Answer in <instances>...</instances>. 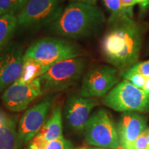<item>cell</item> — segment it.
I'll return each instance as SVG.
<instances>
[{"label": "cell", "instance_id": "1f68e13d", "mask_svg": "<svg viewBox=\"0 0 149 149\" xmlns=\"http://www.w3.org/2000/svg\"><path fill=\"white\" fill-rule=\"evenodd\" d=\"M78 149H84V148L83 147V148H78Z\"/></svg>", "mask_w": 149, "mask_h": 149}, {"label": "cell", "instance_id": "ffe728a7", "mask_svg": "<svg viewBox=\"0 0 149 149\" xmlns=\"http://www.w3.org/2000/svg\"><path fill=\"white\" fill-rule=\"evenodd\" d=\"M121 75L124 78V79L127 80L137 88L143 90L145 81H146V77L141 75L140 74L128 72L126 70H124L121 74Z\"/></svg>", "mask_w": 149, "mask_h": 149}, {"label": "cell", "instance_id": "4316f807", "mask_svg": "<svg viewBox=\"0 0 149 149\" xmlns=\"http://www.w3.org/2000/svg\"><path fill=\"white\" fill-rule=\"evenodd\" d=\"M72 1H81V2H86L90 3H95L97 0H70Z\"/></svg>", "mask_w": 149, "mask_h": 149}, {"label": "cell", "instance_id": "5b68a950", "mask_svg": "<svg viewBox=\"0 0 149 149\" xmlns=\"http://www.w3.org/2000/svg\"><path fill=\"white\" fill-rule=\"evenodd\" d=\"M102 103L118 112H149V94L124 79L104 96Z\"/></svg>", "mask_w": 149, "mask_h": 149}, {"label": "cell", "instance_id": "277c9868", "mask_svg": "<svg viewBox=\"0 0 149 149\" xmlns=\"http://www.w3.org/2000/svg\"><path fill=\"white\" fill-rule=\"evenodd\" d=\"M85 59L81 57L55 63L40 77L43 93L64 91L80 79L85 68Z\"/></svg>", "mask_w": 149, "mask_h": 149}, {"label": "cell", "instance_id": "9c48e42d", "mask_svg": "<svg viewBox=\"0 0 149 149\" xmlns=\"http://www.w3.org/2000/svg\"><path fill=\"white\" fill-rule=\"evenodd\" d=\"M52 103L53 97H47L25 112L19 120L17 128L19 148L32 140L45 124Z\"/></svg>", "mask_w": 149, "mask_h": 149}, {"label": "cell", "instance_id": "6da1fadb", "mask_svg": "<svg viewBox=\"0 0 149 149\" xmlns=\"http://www.w3.org/2000/svg\"><path fill=\"white\" fill-rule=\"evenodd\" d=\"M107 27L101 41L102 55L117 69H128L138 60L143 28L129 15L109 17Z\"/></svg>", "mask_w": 149, "mask_h": 149}, {"label": "cell", "instance_id": "7402d4cb", "mask_svg": "<svg viewBox=\"0 0 149 149\" xmlns=\"http://www.w3.org/2000/svg\"><path fill=\"white\" fill-rule=\"evenodd\" d=\"M125 70L128 72H132V73L140 74L146 77H149V60L136 63L133 66Z\"/></svg>", "mask_w": 149, "mask_h": 149}, {"label": "cell", "instance_id": "9a60e30c", "mask_svg": "<svg viewBox=\"0 0 149 149\" xmlns=\"http://www.w3.org/2000/svg\"><path fill=\"white\" fill-rule=\"evenodd\" d=\"M0 149H20L17 120L14 117L7 114L0 124Z\"/></svg>", "mask_w": 149, "mask_h": 149}, {"label": "cell", "instance_id": "d6986e66", "mask_svg": "<svg viewBox=\"0 0 149 149\" xmlns=\"http://www.w3.org/2000/svg\"><path fill=\"white\" fill-rule=\"evenodd\" d=\"M29 0H0V16L8 13H16Z\"/></svg>", "mask_w": 149, "mask_h": 149}, {"label": "cell", "instance_id": "3957f363", "mask_svg": "<svg viewBox=\"0 0 149 149\" xmlns=\"http://www.w3.org/2000/svg\"><path fill=\"white\" fill-rule=\"evenodd\" d=\"M82 50L79 46L66 39L47 37L33 42L24 53L46 65H52L65 59L81 57Z\"/></svg>", "mask_w": 149, "mask_h": 149}, {"label": "cell", "instance_id": "484cf974", "mask_svg": "<svg viewBox=\"0 0 149 149\" xmlns=\"http://www.w3.org/2000/svg\"><path fill=\"white\" fill-rule=\"evenodd\" d=\"M143 91H145L147 94H149V77H146Z\"/></svg>", "mask_w": 149, "mask_h": 149}, {"label": "cell", "instance_id": "603a6c76", "mask_svg": "<svg viewBox=\"0 0 149 149\" xmlns=\"http://www.w3.org/2000/svg\"><path fill=\"white\" fill-rule=\"evenodd\" d=\"M148 129L146 128L137 137L131 149H148Z\"/></svg>", "mask_w": 149, "mask_h": 149}, {"label": "cell", "instance_id": "7a4b0ae2", "mask_svg": "<svg viewBox=\"0 0 149 149\" xmlns=\"http://www.w3.org/2000/svg\"><path fill=\"white\" fill-rule=\"evenodd\" d=\"M105 21L104 13L94 3L72 1L63 9L50 28L60 36L81 39L97 32Z\"/></svg>", "mask_w": 149, "mask_h": 149}, {"label": "cell", "instance_id": "7c38bea8", "mask_svg": "<svg viewBox=\"0 0 149 149\" xmlns=\"http://www.w3.org/2000/svg\"><path fill=\"white\" fill-rule=\"evenodd\" d=\"M147 119L137 112H123L117 125L120 148L131 149L137 137L146 129Z\"/></svg>", "mask_w": 149, "mask_h": 149}, {"label": "cell", "instance_id": "4fadbf2b", "mask_svg": "<svg viewBox=\"0 0 149 149\" xmlns=\"http://www.w3.org/2000/svg\"><path fill=\"white\" fill-rule=\"evenodd\" d=\"M97 103L92 99L73 95L67 100L65 117L68 126L76 131H83L92 110Z\"/></svg>", "mask_w": 149, "mask_h": 149}, {"label": "cell", "instance_id": "8992f818", "mask_svg": "<svg viewBox=\"0 0 149 149\" xmlns=\"http://www.w3.org/2000/svg\"><path fill=\"white\" fill-rule=\"evenodd\" d=\"M85 141L101 148H120L117 126L107 110L100 109L89 117L84 128Z\"/></svg>", "mask_w": 149, "mask_h": 149}, {"label": "cell", "instance_id": "ac0fdd59", "mask_svg": "<svg viewBox=\"0 0 149 149\" xmlns=\"http://www.w3.org/2000/svg\"><path fill=\"white\" fill-rule=\"evenodd\" d=\"M103 1L105 6L111 12L110 17L115 18L124 15H133V8H124L120 0H103Z\"/></svg>", "mask_w": 149, "mask_h": 149}, {"label": "cell", "instance_id": "cb8c5ba5", "mask_svg": "<svg viewBox=\"0 0 149 149\" xmlns=\"http://www.w3.org/2000/svg\"><path fill=\"white\" fill-rule=\"evenodd\" d=\"M122 6L124 8H133V6L136 4L135 0H120Z\"/></svg>", "mask_w": 149, "mask_h": 149}, {"label": "cell", "instance_id": "8fae6325", "mask_svg": "<svg viewBox=\"0 0 149 149\" xmlns=\"http://www.w3.org/2000/svg\"><path fill=\"white\" fill-rule=\"evenodd\" d=\"M24 53L19 44L10 43L0 53V94L21 76Z\"/></svg>", "mask_w": 149, "mask_h": 149}, {"label": "cell", "instance_id": "4dcf8cb0", "mask_svg": "<svg viewBox=\"0 0 149 149\" xmlns=\"http://www.w3.org/2000/svg\"><path fill=\"white\" fill-rule=\"evenodd\" d=\"M148 149H149V129H148Z\"/></svg>", "mask_w": 149, "mask_h": 149}, {"label": "cell", "instance_id": "83f0119b", "mask_svg": "<svg viewBox=\"0 0 149 149\" xmlns=\"http://www.w3.org/2000/svg\"><path fill=\"white\" fill-rule=\"evenodd\" d=\"M27 149H37V147L36 145L34 144V143H33L32 141H31V143L30 144V145L27 148Z\"/></svg>", "mask_w": 149, "mask_h": 149}, {"label": "cell", "instance_id": "44dd1931", "mask_svg": "<svg viewBox=\"0 0 149 149\" xmlns=\"http://www.w3.org/2000/svg\"><path fill=\"white\" fill-rule=\"evenodd\" d=\"M44 149H74V148L71 141L64 137H61L48 141Z\"/></svg>", "mask_w": 149, "mask_h": 149}, {"label": "cell", "instance_id": "52a82bcc", "mask_svg": "<svg viewBox=\"0 0 149 149\" xmlns=\"http://www.w3.org/2000/svg\"><path fill=\"white\" fill-rule=\"evenodd\" d=\"M62 10L60 0H29L17 15V26L31 29L51 25Z\"/></svg>", "mask_w": 149, "mask_h": 149}, {"label": "cell", "instance_id": "30bf717a", "mask_svg": "<svg viewBox=\"0 0 149 149\" xmlns=\"http://www.w3.org/2000/svg\"><path fill=\"white\" fill-rule=\"evenodd\" d=\"M42 94L40 78L29 84L15 81L3 91L1 101L7 109L20 112L26 109L31 102Z\"/></svg>", "mask_w": 149, "mask_h": 149}, {"label": "cell", "instance_id": "f546056e", "mask_svg": "<svg viewBox=\"0 0 149 149\" xmlns=\"http://www.w3.org/2000/svg\"><path fill=\"white\" fill-rule=\"evenodd\" d=\"M84 149H107L105 148H101V147H84Z\"/></svg>", "mask_w": 149, "mask_h": 149}, {"label": "cell", "instance_id": "e0dca14e", "mask_svg": "<svg viewBox=\"0 0 149 149\" xmlns=\"http://www.w3.org/2000/svg\"><path fill=\"white\" fill-rule=\"evenodd\" d=\"M17 27L15 13H8L0 16V53L8 46Z\"/></svg>", "mask_w": 149, "mask_h": 149}, {"label": "cell", "instance_id": "2e32d148", "mask_svg": "<svg viewBox=\"0 0 149 149\" xmlns=\"http://www.w3.org/2000/svg\"><path fill=\"white\" fill-rule=\"evenodd\" d=\"M51 66V65L44 64L31 57H26L24 56L22 74L16 81L22 84L32 82L45 73Z\"/></svg>", "mask_w": 149, "mask_h": 149}, {"label": "cell", "instance_id": "5bb4252c", "mask_svg": "<svg viewBox=\"0 0 149 149\" xmlns=\"http://www.w3.org/2000/svg\"><path fill=\"white\" fill-rule=\"evenodd\" d=\"M63 137L62 135V111L60 106L54 108L51 116L46 121L34 138L42 141L45 144L53 139Z\"/></svg>", "mask_w": 149, "mask_h": 149}, {"label": "cell", "instance_id": "ba28073f", "mask_svg": "<svg viewBox=\"0 0 149 149\" xmlns=\"http://www.w3.org/2000/svg\"><path fill=\"white\" fill-rule=\"evenodd\" d=\"M118 83L116 68L105 65L94 67L84 77L79 95L88 98L105 96Z\"/></svg>", "mask_w": 149, "mask_h": 149}, {"label": "cell", "instance_id": "d4e9b609", "mask_svg": "<svg viewBox=\"0 0 149 149\" xmlns=\"http://www.w3.org/2000/svg\"><path fill=\"white\" fill-rule=\"evenodd\" d=\"M135 3L139 5L142 10H146L149 6V0H135Z\"/></svg>", "mask_w": 149, "mask_h": 149}, {"label": "cell", "instance_id": "f1b7e54d", "mask_svg": "<svg viewBox=\"0 0 149 149\" xmlns=\"http://www.w3.org/2000/svg\"><path fill=\"white\" fill-rule=\"evenodd\" d=\"M5 115H6L5 113H3V111H0V124H1V122H2V120H3V117H4V116H5Z\"/></svg>", "mask_w": 149, "mask_h": 149}]
</instances>
